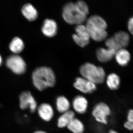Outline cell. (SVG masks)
I'll return each mask as SVG.
<instances>
[{"label": "cell", "mask_w": 133, "mask_h": 133, "mask_svg": "<svg viewBox=\"0 0 133 133\" xmlns=\"http://www.w3.org/2000/svg\"><path fill=\"white\" fill-rule=\"evenodd\" d=\"M37 112L39 117L44 121H50L54 117V109L52 106L48 103L41 104L37 108Z\"/></svg>", "instance_id": "obj_10"}, {"label": "cell", "mask_w": 133, "mask_h": 133, "mask_svg": "<svg viewBox=\"0 0 133 133\" xmlns=\"http://www.w3.org/2000/svg\"><path fill=\"white\" fill-rule=\"evenodd\" d=\"M6 65L15 74H23L26 70V64L23 59L18 55H12L8 58Z\"/></svg>", "instance_id": "obj_6"}, {"label": "cell", "mask_w": 133, "mask_h": 133, "mask_svg": "<svg viewBox=\"0 0 133 133\" xmlns=\"http://www.w3.org/2000/svg\"><path fill=\"white\" fill-rule=\"evenodd\" d=\"M2 63V58L1 56H0V66H1V65Z\"/></svg>", "instance_id": "obj_27"}, {"label": "cell", "mask_w": 133, "mask_h": 133, "mask_svg": "<svg viewBox=\"0 0 133 133\" xmlns=\"http://www.w3.org/2000/svg\"><path fill=\"white\" fill-rule=\"evenodd\" d=\"M128 28L129 31L133 36V16L129 19L128 22Z\"/></svg>", "instance_id": "obj_24"}, {"label": "cell", "mask_w": 133, "mask_h": 133, "mask_svg": "<svg viewBox=\"0 0 133 133\" xmlns=\"http://www.w3.org/2000/svg\"><path fill=\"white\" fill-rule=\"evenodd\" d=\"M19 105L22 109H29L31 112H34L37 109V103L30 92L25 91L19 96Z\"/></svg>", "instance_id": "obj_8"}, {"label": "cell", "mask_w": 133, "mask_h": 133, "mask_svg": "<svg viewBox=\"0 0 133 133\" xmlns=\"http://www.w3.org/2000/svg\"><path fill=\"white\" fill-rule=\"evenodd\" d=\"M121 79L117 74L112 73L107 76L106 84L108 88L112 90H117L120 85Z\"/></svg>", "instance_id": "obj_20"}, {"label": "cell", "mask_w": 133, "mask_h": 133, "mask_svg": "<svg viewBox=\"0 0 133 133\" xmlns=\"http://www.w3.org/2000/svg\"><path fill=\"white\" fill-rule=\"evenodd\" d=\"M57 24L54 20L46 19L44 20L42 28L43 34L49 37H52L57 33Z\"/></svg>", "instance_id": "obj_12"}, {"label": "cell", "mask_w": 133, "mask_h": 133, "mask_svg": "<svg viewBox=\"0 0 133 133\" xmlns=\"http://www.w3.org/2000/svg\"><path fill=\"white\" fill-rule=\"evenodd\" d=\"M74 88L84 94H91L97 90L95 84L83 77H77L74 83Z\"/></svg>", "instance_id": "obj_9"}, {"label": "cell", "mask_w": 133, "mask_h": 133, "mask_svg": "<svg viewBox=\"0 0 133 133\" xmlns=\"http://www.w3.org/2000/svg\"><path fill=\"white\" fill-rule=\"evenodd\" d=\"M66 127L72 133H84L85 131L83 122L77 118H74Z\"/></svg>", "instance_id": "obj_19"}, {"label": "cell", "mask_w": 133, "mask_h": 133, "mask_svg": "<svg viewBox=\"0 0 133 133\" xmlns=\"http://www.w3.org/2000/svg\"><path fill=\"white\" fill-rule=\"evenodd\" d=\"M115 56L116 62L119 65L122 66L127 65L131 60L130 52L124 48L117 51Z\"/></svg>", "instance_id": "obj_15"}, {"label": "cell", "mask_w": 133, "mask_h": 133, "mask_svg": "<svg viewBox=\"0 0 133 133\" xmlns=\"http://www.w3.org/2000/svg\"><path fill=\"white\" fill-rule=\"evenodd\" d=\"M111 110L109 106L103 102L95 105L92 114L95 121L100 124L106 125L108 122V117L111 115Z\"/></svg>", "instance_id": "obj_5"}, {"label": "cell", "mask_w": 133, "mask_h": 133, "mask_svg": "<svg viewBox=\"0 0 133 133\" xmlns=\"http://www.w3.org/2000/svg\"><path fill=\"white\" fill-rule=\"evenodd\" d=\"M33 133H47L45 132V131H36L35 132Z\"/></svg>", "instance_id": "obj_26"}, {"label": "cell", "mask_w": 133, "mask_h": 133, "mask_svg": "<svg viewBox=\"0 0 133 133\" xmlns=\"http://www.w3.org/2000/svg\"><path fill=\"white\" fill-rule=\"evenodd\" d=\"M108 133H119V132H117V131H115V130H110L109 131V132H108Z\"/></svg>", "instance_id": "obj_25"}, {"label": "cell", "mask_w": 133, "mask_h": 133, "mask_svg": "<svg viewBox=\"0 0 133 133\" xmlns=\"http://www.w3.org/2000/svg\"><path fill=\"white\" fill-rule=\"evenodd\" d=\"M24 48V44L21 39L16 37L13 39L9 45L10 49L14 53L17 54L21 52Z\"/></svg>", "instance_id": "obj_21"}, {"label": "cell", "mask_w": 133, "mask_h": 133, "mask_svg": "<svg viewBox=\"0 0 133 133\" xmlns=\"http://www.w3.org/2000/svg\"><path fill=\"white\" fill-rule=\"evenodd\" d=\"M75 31L76 33L73 34L72 38L78 45L84 48L89 44L90 37L85 26L83 24L77 25Z\"/></svg>", "instance_id": "obj_7"}, {"label": "cell", "mask_w": 133, "mask_h": 133, "mask_svg": "<svg viewBox=\"0 0 133 133\" xmlns=\"http://www.w3.org/2000/svg\"><path fill=\"white\" fill-rule=\"evenodd\" d=\"M111 37L119 49L125 48L129 44V36L125 31H119Z\"/></svg>", "instance_id": "obj_13"}, {"label": "cell", "mask_w": 133, "mask_h": 133, "mask_svg": "<svg viewBox=\"0 0 133 133\" xmlns=\"http://www.w3.org/2000/svg\"><path fill=\"white\" fill-rule=\"evenodd\" d=\"M75 116L74 112L70 110L62 114L58 119L57 127L60 128L67 127L71 121L75 118Z\"/></svg>", "instance_id": "obj_16"}, {"label": "cell", "mask_w": 133, "mask_h": 133, "mask_svg": "<svg viewBox=\"0 0 133 133\" xmlns=\"http://www.w3.org/2000/svg\"><path fill=\"white\" fill-rule=\"evenodd\" d=\"M33 85L39 91H43L55 85L56 78L53 70L47 66L36 69L32 73Z\"/></svg>", "instance_id": "obj_1"}, {"label": "cell", "mask_w": 133, "mask_h": 133, "mask_svg": "<svg viewBox=\"0 0 133 133\" xmlns=\"http://www.w3.org/2000/svg\"><path fill=\"white\" fill-rule=\"evenodd\" d=\"M63 18L68 24H83L87 21V16L81 12L76 3L69 2L63 8Z\"/></svg>", "instance_id": "obj_4"}, {"label": "cell", "mask_w": 133, "mask_h": 133, "mask_svg": "<svg viewBox=\"0 0 133 133\" xmlns=\"http://www.w3.org/2000/svg\"><path fill=\"white\" fill-rule=\"evenodd\" d=\"M88 101L83 95H77L72 100V107L74 111L79 114L85 113L88 109Z\"/></svg>", "instance_id": "obj_11"}, {"label": "cell", "mask_w": 133, "mask_h": 133, "mask_svg": "<svg viewBox=\"0 0 133 133\" xmlns=\"http://www.w3.org/2000/svg\"><path fill=\"white\" fill-rule=\"evenodd\" d=\"M90 37L96 42H101L106 38L107 24L105 21L99 16H92L86 21L85 25Z\"/></svg>", "instance_id": "obj_2"}, {"label": "cell", "mask_w": 133, "mask_h": 133, "mask_svg": "<svg viewBox=\"0 0 133 133\" xmlns=\"http://www.w3.org/2000/svg\"><path fill=\"white\" fill-rule=\"evenodd\" d=\"M23 15L29 21H33L38 17V12L31 4L28 3L24 5L22 10Z\"/></svg>", "instance_id": "obj_17"}, {"label": "cell", "mask_w": 133, "mask_h": 133, "mask_svg": "<svg viewBox=\"0 0 133 133\" xmlns=\"http://www.w3.org/2000/svg\"><path fill=\"white\" fill-rule=\"evenodd\" d=\"M56 105L58 111L62 114L69 111L71 106L69 99L63 95H60L57 98Z\"/></svg>", "instance_id": "obj_18"}, {"label": "cell", "mask_w": 133, "mask_h": 133, "mask_svg": "<svg viewBox=\"0 0 133 133\" xmlns=\"http://www.w3.org/2000/svg\"><path fill=\"white\" fill-rule=\"evenodd\" d=\"M75 3L81 12H83L84 14L87 16L89 14V11L88 5L87 3L82 1H78Z\"/></svg>", "instance_id": "obj_23"}, {"label": "cell", "mask_w": 133, "mask_h": 133, "mask_svg": "<svg viewBox=\"0 0 133 133\" xmlns=\"http://www.w3.org/2000/svg\"><path fill=\"white\" fill-rule=\"evenodd\" d=\"M124 127L126 129L130 131L133 130V109H131L128 111L127 116V121L124 123Z\"/></svg>", "instance_id": "obj_22"}, {"label": "cell", "mask_w": 133, "mask_h": 133, "mask_svg": "<svg viewBox=\"0 0 133 133\" xmlns=\"http://www.w3.org/2000/svg\"><path fill=\"white\" fill-rule=\"evenodd\" d=\"M116 51L111 49L98 48L96 51L98 59L102 63H106L110 61L115 56Z\"/></svg>", "instance_id": "obj_14"}, {"label": "cell", "mask_w": 133, "mask_h": 133, "mask_svg": "<svg viewBox=\"0 0 133 133\" xmlns=\"http://www.w3.org/2000/svg\"><path fill=\"white\" fill-rule=\"evenodd\" d=\"M79 71L83 77L96 85L102 84L105 78L104 69L90 63H85L81 65Z\"/></svg>", "instance_id": "obj_3"}]
</instances>
